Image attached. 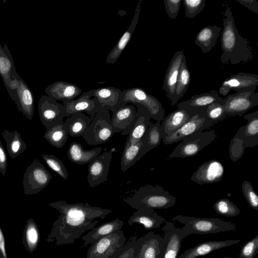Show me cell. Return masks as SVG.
<instances>
[{"label":"cell","instance_id":"obj_1","mask_svg":"<svg viewBox=\"0 0 258 258\" xmlns=\"http://www.w3.org/2000/svg\"><path fill=\"white\" fill-rule=\"evenodd\" d=\"M221 35L222 54L220 61L232 65L246 62L253 58L252 48L247 40L240 35L236 28L231 9L226 4Z\"/></svg>","mask_w":258,"mask_h":258},{"label":"cell","instance_id":"obj_2","mask_svg":"<svg viewBox=\"0 0 258 258\" xmlns=\"http://www.w3.org/2000/svg\"><path fill=\"white\" fill-rule=\"evenodd\" d=\"M93 220L60 214L53 222L46 241L57 246L73 243L84 232L95 227L98 221Z\"/></svg>","mask_w":258,"mask_h":258},{"label":"cell","instance_id":"obj_3","mask_svg":"<svg viewBox=\"0 0 258 258\" xmlns=\"http://www.w3.org/2000/svg\"><path fill=\"white\" fill-rule=\"evenodd\" d=\"M122 200L132 208L166 209L173 206L176 201L174 196L170 194L159 185L147 184L135 190L133 194Z\"/></svg>","mask_w":258,"mask_h":258},{"label":"cell","instance_id":"obj_4","mask_svg":"<svg viewBox=\"0 0 258 258\" xmlns=\"http://www.w3.org/2000/svg\"><path fill=\"white\" fill-rule=\"evenodd\" d=\"M246 125L240 127L230 142L229 157L233 162L241 158L246 148L258 145V110L244 115Z\"/></svg>","mask_w":258,"mask_h":258},{"label":"cell","instance_id":"obj_5","mask_svg":"<svg viewBox=\"0 0 258 258\" xmlns=\"http://www.w3.org/2000/svg\"><path fill=\"white\" fill-rule=\"evenodd\" d=\"M173 219L184 226L182 227L189 234H215L221 232L234 230L236 225L223 221L218 218H197L176 215Z\"/></svg>","mask_w":258,"mask_h":258},{"label":"cell","instance_id":"obj_6","mask_svg":"<svg viewBox=\"0 0 258 258\" xmlns=\"http://www.w3.org/2000/svg\"><path fill=\"white\" fill-rule=\"evenodd\" d=\"M114 134L109 110L103 108L95 115L82 136L88 145L96 146L107 142Z\"/></svg>","mask_w":258,"mask_h":258},{"label":"cell","instance_id":"obj_7","mask_svg":"<svg viewBox=\"0 0 258 258\" xmlns=\"http://www.w3.org/2000/svg\"><path fill=\"white\" fill-rule=\"evenodd\" d=\"M125 243L123 231L116 230L91 244L86 258H116L122 252Z\"/></svg>","mask_w":258,"mask_h":258},{"label":"cell","instance_id":"obj_8","mask_svg":"<svg viewBox=\"0 0 258 258\" xmlns=\"http://www.w3.org/2000/svg\"><path fill=\"white\" fill-rule=\"evenodd\" d=\"M3 48L12 62L11 79L13 90L16 92L18 110L29 120H31L34 114V98L33 93L27 84L18 74L14 65L12 55L6 44Z\"/></svg>","mask_w":258,"mask_h":258},{"label":"cell","instance_id":"obj_9","mask_svg":"<svg viewBox=\"0 0 258 258\" xmlns=\"http://www.w3.org/2000/svg\"><path fill=\"white\" fill-rule=\"evenodd\" d=\"M216 137L217 134L214 130L196 132L182 140L168 156L167 159L185 158L196 156L203 148L210 145Z\"/></svg>","mask_w":258,"mask_h":258},{"label":"cell","instance_id":"obj_10","mask_svg":"<svg viewBox=\"0 0 258 258\" xmlns=\"http://www.w3.org/2000/svg\"><path fill=\"white\" fill-rule=\"evenodd\" d=\"M122 105L128 103L140 104L150 112L151 118L156 121H162L164 118L165 110L161 103L154 96L147 93L141 87H134L123 90Z\"/></svg>","mask_w":258,"mask_h":258},{"label":"cell","instance_id":"obj_11","mask_svg":"<svg viewBox=\"0 0 258 258\" xmlns=\"http://www.w3.org/2000/svg\"><path fill=\"white\" fill-rule=\"evenodd\" d=\"M52 178L51 174L37 159L26 169L23 175L24 193L28 196L35 195L43 189Z\"/></svg>","mask_w":258,"mask_h":258},{"label":"cell","instance_id":"obj_12","mask_svg":"<svg viewBox=\"0 0 258 258\" xmlns=\"http://www.w3.org/2000/svg\"><path fill=\"white\" fill-rule=\"evenodd\" d=\"M224 112L227 116H242L258 105V93L255 90L236 91L224 99Z\"/></svg>","mask_w":258,"mask_h":258},{"label":"cell","instance_id":"obj_13","mask_svg":"<svg viewBox=\"0 0 258 258\" xmlns=\"http://www.w3.org/2000/svg\"><path fill=\"white\" fill-rule=\"evenodd\" d=\"M48 206L58 210L60 214L84 217L90 219H104L112 212L109 209L93 207L88 203L69 204L65 201H58L48 204Z\"/></svg>","mask_w":258,"mask_h":258},{"label":"cell","instance_id":"obj_14","mask_svg":"<svg viewBox=\"0 0 258 258\" xmlns=\"http://www.w3.org/2000/svg\"><path fill=\"white\" fill-rule=\"evenodd\" d=\"M225 102L217 91L212 90L192 96L190 99L178 103L177 108L185 110L190 117L198 114L206 118V110L209 105L214 103L224 105Z\"/></svg>","mask_w":258,"mask_h":258},{"label":"cell","instance_id":"obj_15","mask_svg":"<svg viewBox=\"0 0 258 258\" xmlns=\"http://www.w3.org/2000/svg\"><path fill=\"white\" fill-rule=\"evenodd\" d=\"M38 110L40 119L46 129L69 117L62 104L47 95H42L39 99Z\"/></svg>","mask_w":258,"mask_h":258},{"label":"cell","instance_id":"obj_16","mask_svg":"<svg viewBox=\"0 0 258 258\" xmlns=\"http://www.w3.org/2000/svg\"><path fill=\"white\" fill-rule=\"evenodd\" d=\"M114 150L104 152L89 163L87 178L90 187H94L107 180Z\"/></svg>","mask_w":258,"mask_h":258},{"label":"cell","instance_id":"obj_17","mask_svg":"<svg viewBox=\"0 0 258 258\" xmlns=\"http://www.w3.org/2000/svg\"><path fill=\"white\" fill-rule=\"evenodd\" d=\"M258 86V75L239 72L227 78L221 84L218 94L226 96L230 91L256 89Z\"/></svg>","mask_w":258,"mask_h":258},{"label":"cell","instance_id":"obj_18","mask_svg":"<svg viewBox=\"0 0 258 258\" xmlns=\"http://www.w3.org/2000/svg\"><path fill=\"white\" fill-rule=\"evenodd\" d=\"M137 110L133 104L121 105L112 112L111 117L114 133L128 135L137 119Z\"/></svg>","mask_w":258,"mask_h":258},{"label":"cell","instance_id":"obj_19","mask_svg":"<svg viewBox=\"0 0 258 258\" xmlns=\"http://www.w3.org/2000/svg\"><path fill=\"white\" fill-rule=\"evenodd\" d=\"M224 172L222 163L217 160L212 159L199 166L190 179L200 185L213 183L222 179Z\"/></svg>","mask_w":258,"mask_h":258},{"label":"cell","instance_id":"obj_20","mask_svg":"<svg viewBox=\"0 0 258 258\" xmlns=\"http://www.w3.org/2000/svg\"><path fill=\"white\" fill-rule=\"evenodd\" d=\"M211 126L206 118L196 114L175 132L163 139L162 141L164 144L170 145L181 141L185 137L196 132H203Z\"/></svg>","mask_w":258,"mask_h":258},{"label":"cell","instance_id":"obj_21","mask_svg":"<svg viewBox=\"0 0 258 258\" xmlns=\"http://www.w3.org/2000/svg\"><path fill=\"white\" fill-rule=\"evenodd\" d=\"M189 235L182 228H173L167 232L162 237L160 252L157 258H177L183 238Z\"/></svg>","mask_w":258,"mask_h":258},{"label":"cell","instance_id":"obj_22","mask_svg":"<svg viewBox=\"0 0 258 258\" xmlns=\"http://www.w3.org/2000/svg\"><path fill=\"white\" fill-rule=\"evenodd\" d=\"M62 105L69 117L73 113L85 111L93 119L102 108L97 99L92 97L88 91L76 99L62 101Z\"/></svg>","mask_w":258,"mask_h":258},{"label":"cell","instance_id":"obj_23","mask_svg":"<svg viewBox=\"0 0 258 258\" xmlns=\"http://www.w3.org/2000/svg\"><path fill=\"white\" fill-rule=\"evenodd\" d=\"M92 97H96L102 108L113 112L122 105L123 92L113 87H104L88 91Z\"/></svg>","mask_w":258,"mask_h":258},{"label":"cell","instance_id":"obj_24","mask_svg":"<svg viewBox=\"0 0 258 258\" xmlns=\"http://www.w3.org/2000/svg\"><path fill=\"white\" fill-rule=\"evenodd\" d=\"M142 3V0L139 2L130 25L107 55L106 62L108 64L116 62L130 41L139 20Z\"/></svg>","mask_w":258,"mask_h":258},{"label":"cell","instance_id":"obj_25","mask_svg":"<svg viewBox=\"0 0 258 258\" xmlns=\"http://www.w3.org/2000/svg\"><path fill=\"white\" fill-rule=\"evenodd\" d=\"M184 55L182 50L178 51L174 54L164 76L162 88L171 102L173 98L179 70Z\"/></svg>","mask_w":258,"mask_h":258},{"label":"cell","instance_id":"obj_26","mask_svg":"<svg viewBox=\"0 0 258 258\" xmlns=\"http://www.w3.org/2000/svg\"><path fill=\"white\" fill-rule=\"evenodd\" d=\"M137 110L136 121L127 135L125 145L135 144L140 141L145 132L151 125V116L148 110L140 104H135Z\"/></svg>","mask_w":258,"mask_h":258},{"label":"cell","instance_id":"obj_27","mask_svg":"<svg viewBox=\"0 0 258 258\" xmlns=\"http://www.w3.org/2000/svg\"><path fill=\"white\" fill-rule=\"evenodd\" d=\"M47 96L56 101L74 100L82 93V90L75 84L62 81L55 82L45 90Z\"/></svg>","mask_w":258,"mask_h":258},{"label":"cell","instance_id":"obj_28","mask_svg":"<svg viewBox=\"0 0 258 258\" xmlns=\"http://www.w3.org/2000/svg\"><path fill=\"white\" fill-rule=\"evenodd\" d=\"M166 219L159 215L154 209L141 208L134 212L127 221L131 226L135 223L143 224L145 229L151 230L160 227Z\"/></svg>","mask_w":258,"mask_h":258},{"label":"cell","instance_id":"obj_29","mask_svg":"<svg viewBox=\"0 0 258 258\" xmlns=\"http://www.w3.org/2000/svg\"><path fill=\"white\" fill-rule=\"evenodd\" d=\"M139 249L135 258H157L162 237L151 231L138 239Z\"/></svg>","mask_w":258,"mask_h":258},{"label":"cell","instance_id":"obj_30","mask_svg":"<svg viewBox=\"0 0 258 258\" xmlns=\"http://www.w3.org/2000/svg\"><path fill=\"white\" fill-rule=\"evenodd\" d=\"M239 240L223 241H209L200 243L195 246L186 250L178 258H196L207 254L213 251L230 246L238 243Z\"/></svg>","mask_w":258,"mask_h":258},{"label":"cell","instance_id":"obj_31","mask_svg":"<svg viewBox=\"0 0 258 258\" xmlns=\"http://www.w3.org/2000/svg\"><path fill=\"white\" fill-rule=\"evenodd\" d=\"M123 225L122 221L116 219L94 227L82 237V239L84 241L82 247L91 245L100 238L107 236L116 230H121Z\"/></svg>","mask_w":258,"mask_h":258},{"label":"cell","instance_id":"obj_32","mask_svg":"<svg viewBox=\"0 0 258 258\" xmlns=\"http://www.w3.org/2000/svg\"><path fill=\"white\" fill-rule=\"evenodd\" d=\"M190 118L187 113L183 109H177L169 113L163 118L161 123L162 140L175 132Z\"/></svg>","mask_w":258,"mask_h":258},{"label":"cell","instance_id":"obj_33","mask_svg":"<svg viewBox=\"0 0 258 258\" xmlns=\"http://www.w3.org/2000/svg\"><path fill=\"white\" fill-rule=\"evenodd\" d=\"M101 147L85 150L82 146L76 142H72L68 150L67 156L72 162L79 165L90 163L100 154Z\"/></svg>","mask_w":258,"mask_h":258},{"label":"cell","instance_id":"obj_34","mask_svg":"<svg viewBox=\"0 0 258 258\" xmlns=\"http://www.w3.org/2000/svg\"><path fill=\"white\" fill-rule=\"evenodd\" d=\"M222 28L217 26H207L198 33L195 40V44L203 53L209 52L215 45Z\"/></svg>","mask_w":258,"mask_h":258},{"label":"cell","instance_id":"obj_35","mask_svg":"<svg viewBox=\"0 0 258 258\" xmlns=\"http://www.w3.org/2000/svg\"><path fill=\"white\" fill-rule=\"evenodd\" d=\"M92 119L82 112L72 114L63 123L64 128L72 137L82 136Z\"/></svg>","mask_w":258,"mask_h":258},{"label":"cell","instance_id":"obj_36","mask_svg":"<svg viewBox=\"0 0 258 258\" xmlns=\"http://www.w3.org/2000/svg\"><path fill=\"white\" fill-rule=\"evenodd\" d=\"M160 126L161 122L157 121L152 123L145 132L141 140L143 143L141 152V158L160 144L162 139Z\"/></svg>","mask_w":258,"mask_h":258},{"label":"cell","instance_id":"obj_37","mask_svg":"<svg viewBox=\"0 0 258 258\" xmlns=\"http://www.w3.org/2000/svg\"><path fill=\"white\" fill-rule=\"evenodd\" d=\"M2 135L6 141L7 151L11 158H15L26 149V144L17 131L11 132L6 129Z\"/></svg>","mask_w":258,"mask_h":258},{"label":"cell","instance_id":"obj_38","mask_svg":"<svg viewBox=\"0 0 258 258\" xmlns=\"http://www.w3.org/2000/svg\"><path fill=\"white\" fill-rule=\"evenodd\" d=\"M190 82V73L187 68L185 56L182 60L179 70L175 87V93L171 105H175L186 93Z\"/></svg>","mask_w":258,"mask_h":258},{"label":"cell","instance_id":"obj_39","mask_svg":"<svg viewBox=\"0 0 258 258\" xmlns=\"http://www.w3.org/2000/svg\"><path fill=\"white\" fill-rule=\"evenodd\" d=\"M22 239L28 252L31 254L36 250L40 240V233L36 223L32 218L26 221Z\"/></svg>","mask_w":258,"mask_h":258},{"label":"cell","instance_id":"obj_40","mask_svg":"<svg viewBox=\"0 0 258 258\" xmlns=\"http://www.w3.org/2000/svg\"><path fill=\"white\" fill-rule=\"evenodd\" d=\"M12 62L5 52L0 43V76L12 99L16 104L17 99L16 92L13 90L11 79Z\"/></svg>","mask_w":258,"mask_h":258},{"label":"cell","instance_id":"obj_41","mask_svg":"<svg viewBox=\"0 0 258 258\" xmlns=\"http://www.w3.org/2000/svg\"><path fill=\"white\" fill-rule=\"evenodd\" d=\"M61 120L50 128H47L43 137L52 146L56 148L63 147L68 138V133L64 128Z\"/></svg>","mask_w":258,"mask_h":258},{"label":"cell","instance_id":"obj_42","mask_svg":"<svg viewBox=\"0 0 258 258\" xmlns=\"http://www.w3.org/2000/svg\"><path fill=\"white\" fill-rule=\"evenodd\" d=\"M142 140L134 144L125 145L121 159V170L124 172L141 159Z\"/></svg>","mask_w":258,"mask_h":258},{"label":"cell","instance_id":"obj_43","mask_svg":"<svg viewBox=\"0 0 258 258\" xmlns=\"http://www.w3.org/2000/svg\"><path fill=\"white\" fill-rule=\"evenodd\" d=\"M213 208L218 214L228 217H236L240 212L238 207L228 199L218 200Z\"/></svg>","mask_w":258,"mask_h":258},{"label":"cell","instance_id":"obj_44","mask_svg":"<svg viewBox=\"0 0 258 258\" xmlns=\"http://www.w3.org/2000/svg\"><path fill=\"white\" fill-rule=\"evenodd\" d=\"M42 158L48 166L55 172L63 179L67 180L68 173L63 163L52 154L47 155L42 154Z\"/></svg>","mask_w":258,"mask_h":258},{"label":"cell","instance_id":"obj_45","mask_svg":"<svg viewBox=\"0 0 258 258\" xmlns=\"http://www.w3.org/2000/svg\"><path fill=\"white\" fill-rule=\"evenodd\" d=\"M226 115L223 105L214 103L209 105L206 110V118L212 125L224 120Z\"/></svg>","mask_w":258,"mask_h":258},{"label":"cell","instance_id":"obj_46","mask_svg":"<svg viewBox=\"0 0 258 258\" xmlns=\"http://www.w3.org/2000/svg\"><path fill=\"white\" fill-rule=\"evenodd\" d=\"M206 0H183L185 17L193 18L200 14L206 6Z\"/></svg>","mask_w":258,"mask_h":258},{"label":"cell","instance_id":"obj_47","mask_svg":"<svg viewBox=\"0 0 258 258\" xmlns=\"http://www.w3.org/2000/svg\"><path fill=\"white\" fill-rule=\"evenodd\" d=\"M242 192L248 205L253 209L258 210V196L251 183L244 180L242 183Z\"/></svg>","mask_w":258,"mask_h":258},{"label":"cell","instance_id":"obj_48","mask_svg":"<svg viewBox=\"0 0 258 258\" xmlns=\"http://www.w3.org/2000/svg\"><path fill=\"white\" fill-rule=\"evenodd\" d=\"M257 252L258 235H256L241 247L239 258H254Z\"/></svg>","mask_w":258,"mask_h":258},{"label":"cell","instance_id":"obj_49","mask_svg":"<svg viewBox=\"0 0 258 258\" xmlns=\"http://www.w3.org/2000/svg\"><path fill=\"white\" fill-rule=\"evenodd\" d=\"M139 247V242L136 235L126 242L122 252L116 258H135Z\"/></svg>","mask_w":258,"mask_h":258},{"label":"cell","instance_id":"obj_50","mask_svg":"<svg viewBox=\"0 0 258 258\" xmlns=\"http://www.w3.org/2000/svg\"><path fill=\"white\" fill-rule=\"evenodd\" d=\"M165 10L168 16L172 19H175L179 13L181 0H164Z\"/></svg>","mask_w":258,"mask_h":258},{"label":"cell","instance_id":"obj_51","mask_svg":"<svg viewBox=\"0 0 258 258\" xmlns=\"http://www.w3.org/2000/svg\"><path fill=\"white\" fill-rule=\"evenodd\" d=\"M7 167V157L0 139V172L3 176L6 174Z\"/></svg>","mask_w":258,"mask_h":258},{"label":"cell","instance_id":"obj_52","mask_svg":"<svg viewBox=\"0 0 258 258\" xmlns=\"http://www.w3.org/2000/svg\"><path fill=\"white\" fill-rule=\"evenodd\" d=\"M248 9L258 14V2L257 0H235Z\"/></svg>","mask_w":258,"mask_h":258},{"label":"cell","instance_id":"obj_53","mask_svg":"<svg viewBox=\"0 0 258 258\" xmlns=\"http://www.w3.org/2000/svg\"><path fill=\"white\" fill-rule=\"evenodd\" d=\"M0 258H8L6 249L5 238L0 227Z\"/></svg>","mask_w":258,"mask_h":258},{"label":"cell","instance_id":"obj_54","mask_svg":"<svg viewBox=\"0 0 258 258\" xmlns=\"http://www.w3.org/2000/svg\"><path fill=\"white\" fill-rule=\"evenodd\" d=\"M223 258H233V257H230V256H226V257H224Z\"/></svg>","mask_w":258,"mask_h":258}]
</instances>
